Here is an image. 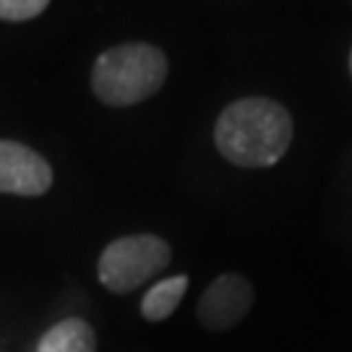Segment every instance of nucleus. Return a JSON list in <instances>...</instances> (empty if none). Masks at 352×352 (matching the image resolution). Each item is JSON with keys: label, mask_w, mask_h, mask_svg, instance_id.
I'll return each instance as SVG.
<instances>
[{"label": "nucleus", "mask_w": 352, "mask_h": 352, "mask_svg": "<svg viewBox=\"0 0 352 352\" xmlns=\"http://www.w3.org/2000/svg\"><path fill=\"white\" fill-rule=\"evenodd\" d=\"M217 149L238 167H272L292 141L287 110L266 97L238 100L219 115L214 128Z\"/></svg>", "instance_id": "f257e3e1"}, {"label": "nucleus", "mask_w": 352, "mask_h": 352, "mask_svg": "<svg viewBox=\"0 0 352 352\" xmlns=\"http://www.w3.org/2000/svg\"><path fill=\"white\" fill-rule=\"evenodd\" d=\"M167 78V58L160 47L131 42L102 52L91 71V89L104 104L128 107L151 97Z\"/></svg>", "instance_id": "f03ea898"}, {"label": "nucleus", "mask_w": 352, "mask_h": 352, "mask_svg": "<svg viewBox=\"0 0 352 352\" xmlns=\"http://www.w3.org/2000/svg\"><path fill=\"white\" fill-rule=\"evenodd\" d=\"M170 264V245L157 235H128L113 240L100 256L97 274L113 292H133Z\"/></svg>", "instance_id": "7ed1b4c3"}, {"label": "nucleus", "mask_w": 352, "mask_h": 352, "mask_svg": "<svg viewBox=\"0 0 352 352\" xmlns=\"http://www.w3.org/2000/svg\"><path fill=\"white\" fill-rule=\"evenodd\" d=\"M52 186V170L45 157L16 141H0V193L42 196Z\"/></svg>", "instance_id": "20e7f679"}, {"label": "nucleus", "mask_w": 352, "mask_h": 352, "mask_svg": "<svg viewBox=\"0 0 352 352\" xmlns=\"http://www.w3.org/2000/svg\"><path fill=\"white\" fill-rule=\"evenodd\" d=\"M253 305V287L240 274H222L199 300V321L212 331H225L243 321Z\"/></svg>", "instance_id": "39448f33"}, {"label": "nucleus", "mask_w": 352, "mask_h": 352, "mask_svg": "<svg viewBox=\"0 0 352 352\" xmlns=\"http://www.w3.org/2000/svg\"><path fill=\"white\" fill-rule=\"evenodd\" d=\"M94 329L81 318H65L39 340L37 352H94Z\"/></svg>", "instance_id": "423d86ee"}, {"label": "nucleus", "mask_w": 352, "mask_h": 352, "mask_svg": "<svg viewBox=\"0 0 352 352\" xmlns=\"http://www.w3.org/2000/svg\"><path fill=\"white\" fill-rule=\"evenodd\" d=\"M186 289H188V277L186 274H177V277L157 282L154 287L146 289V295L141 300V314H144V318L162 321L167 316H173L177 311L180 300H183Z\"/></svg>", "instance_id": "0eeeda50"}, {"label": "nucleus", "mask_w": 352, "mask_h": 352, "mask_svg": "<svg viewBox=\"0 0 352 352\" xmlns=\"http://www.w3.org/2000/svg\"><path fill=\"white\" fill-rule=\"evenodd\" d=\"M50 6V0H0V19L6 21H26L34 19Z\"/></svg>", "instance_id": "6e6552de"}, {"label": "nucleus", "mask_w": 352, "mask_h": 352, "mask_svg": "<svg viewBox=\"0 0 352 352\" xmlns=\"http://www.w3.org/2000/svg\"><path fill=\"white\" fill-rule=\"evenodd\" d=\"M350 68H352V55H350Z\"/></svg>", "instance_id": "1a4fd4ad"}]
</instances>
